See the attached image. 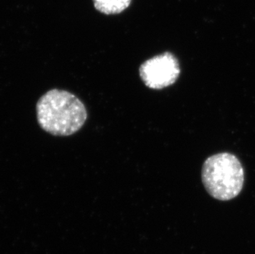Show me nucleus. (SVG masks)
<instances>
[{"mask_svg": "<svg viewBox=\"0 0 255 254\" xmlns=\"http://www.w3.org/2000/svg\"><path fill=\"white\" fill-rule=\"evenodd\" d=\"M38 124L56 136H68L79 131L88 118L85 104L70 92L52 89L36 104Z\"/></svg>", "mask_w": 255, "mask_h": 254, "instance_id": "obj_1", "label": "nucleus"}, {"mask_svg": "<svg viewBox=\"0 0 255 254\" xmlns=\"http://www.w3.org/2000/svg\"><path fill=\"white\" fill-rule=\"evenodd\" d=\"M202 183L215 199L229 201L243 189L245 171L241 161L230 153H220L207 158L202 170Z\"/></svg>", "mask_w": 255, "mask_h": 254, "instance_id": "obj_2", "label": "nucleus"}, {"mask_svg": "<svg viewBox=\"0 0 255 254\" xmlns=\"http://www.w3.org/2000/svg\"><path fill=\"white\" fill-rule=\"evenodd\" d=\"M180 71L178 59L170 52H164L147 60L139 69L142 81L151 89L170 86L178 79Z\"/></svg>", "mask_w": 255, "mask_h": 254, "instance_id": "obj_3", "label": "nucleus"}, {"mask_svg": "<svg viewBox=\"0 0 255 254\" xmlns=\"http://www.w3.org/2000/svg\"><path fill=\"white\" fill-rule=\"evenodd\" d=\"M131 0H94L97 10L104 14H118L127 9Z\"/></svg>", "mask_w": 255, "mask_h": 254, "instance_id": "obj_4", "label": "nucleus"}]
</instances>
